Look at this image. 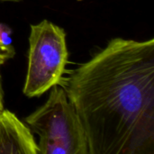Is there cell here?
Instances as JSON below:
<instances>
[{
    "label": "cell",
    "mask_w": 154,
    "mask_h": 154,
    "mask_svg": "<svg viewBox=\"0 0 154 154\" xmlns=\"http://www.w3.org/2000/svg\"><path fill=\"white\" fill-rule=\"evenodd\" d=\"M89 154H154V39L110 40L64 88Z\"/></svg>",
    "instance_id": "1"
},
{
    "label": "cell",
    "mask_w": 154,
    "mask_h": 154,
    "mask_svg": "<svg viewBox=\"0 0 154 154\" xmlns=\"http://www.w3.org/2000/svg\"><path fill=\"white\" fill-rule=\"evenodd\" d=\"M46 102L25 118V124L39 137L40 154H89L80 119L64 88H51Z\"/></svg>",
    "instance_id": "2"
},
{
    "label": "cell",
    "mask_w": 154,
    "mask_h": 154,
    "mask_svg": "<svg viewBox=\"0 0 154 154\" xmlns=\"http://www.w3.org/2000/svg\"><path fill=\"white\" fill-rule=\"evenodd\" d=\"M68 59L66 32L62 27L46 19L32 24L23 95L37 97L59 85Z\"/></svg>",
    "instance_id": "3"
},
{
    "label": "cell",
    "mask_w": 154,
    "mask_h": 154,
    "mask_svg": "<svg viewBox=\"0 0 154 154\" xmlns=\"http://www.w3.org/2000/svg\"><path fill=\"white\" fill-rule=\"evenodd\" d=\"M0 153L39 154L34 134L26 124L5 108L0 109Z\"/></svg>",
    "instance_id": "4"
},
{
    "label": "cell",
    "mask_w": 154,
    "mask_h": 154,
    "mask_svg": "<svg viewBox=\"0 0 154 154\" xmlns=\"http://www.w3.org/2000/svg\"><path fill=\"white\" fill-rule=\"evenodd\" d=\"M12 29L4 23H0V53L7 60L13 59L15 50L13 46Z\"/></svg>",
    "instance_id": "5"
},
{
    "label": "cell",
    "mask_w": 154,
    "mask_h": 154,
    "mask_svg": "<svg viewBox=\"0 0 154 154\" xmlns=\"http://www.w3.org/2000/svg\"><path fill=\"white\" fill-rule=\"evenodd\" d=\"M4 108V91L2 87V81L0 79V109Z\"/></svg>",
    "instance_id": "6"
},
{
    "label": "cell",
    "mask_w": 154,
    "mask_h": 154,
    "mask_svg": "<svg viewBox=\"0 0 154 154\" xmlns=\"http://www.w3.org/2000/svg\"><path fill=\"white\" fill-rule=\"evenodd\" d=\"M23 0H0L1 3H20Z\"/></svg>",
    "instance_id": "7"
},
{
    "label": "cell",
    "mask_w": 154,
    "mask_h": 154,
    "mask_svg": "<svg viewBox=\"0 0 154 154\" xmlns=\"http://www.w3.org/2000/svg\"><path fill=\"white\" fill-rule=\"evenodd\" d=\"M5 61H6V59L0 53V66H2ZM0 79H1V77H0Z\"/></svg>",
    "instance_id": "8"
}]
</instances>
